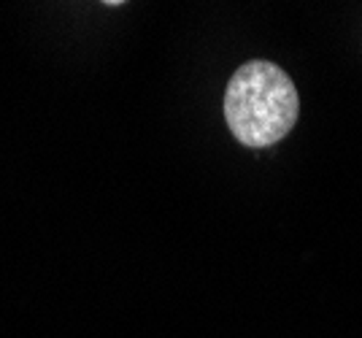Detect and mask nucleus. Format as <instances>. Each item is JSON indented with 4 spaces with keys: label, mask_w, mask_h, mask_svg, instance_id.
<instances>
[{
    "label": "nucleus",
    "mask_w": 362,
    "mask_h": 338,
    "mask_svg": "<svg viewBox=\"0 0 362 338\" xmlns=\"http://www.w3.org/2000/svg\"><path fill=\"white\" fill-rule=\"evenodd\" d=\"M222 108L227 127L238 144L265 149L295 127L300 98L284 68L271 60H249L230 78Z\"/></svg>",
    "instance_id": "nucleus-1"
}]
</instances>
